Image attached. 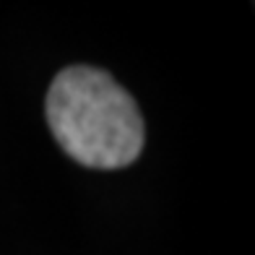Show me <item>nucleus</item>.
Listing matches in <instances>:
<instances>
[{"mask_svg":"<svg viewBox=\"0 0 255 255\" xmlns=\"http://www.w3.org/2000/svg\"><path fill=\"white\" fill-rule=\"evenodd\" d=\"M47 123L57 146L84 167L120 169L141 156V110L102 68L71 65L55 76Z\"/></svg>","mask_w":255,"mask_h":255,"instance_id":"nucleus-1","label":"nucleus"}]
</instances>
